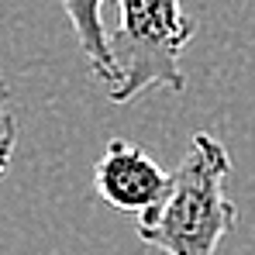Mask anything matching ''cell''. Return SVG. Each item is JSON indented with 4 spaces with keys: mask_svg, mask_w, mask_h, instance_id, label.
Masks as SVG:
<instances>
[{
    "mask_svg": "<svg viewBox=\"0 0 255 255\" xmlns=\"http://www.w3.org/2000/svg\"><path fill=\"white\" fill-rule=\"evenodd\" d=\"M228 172V148L214 134L197 131L186 159L172 172L166 200L138 217V238L166 255H214L238 221V207L224 193Z\"/></svg>",
    "mask_w": 255,
    "mask_h": 255,
    "instance_id": "6da1fadb",
    "label": "cell"
},
{
    "mask_svg": "<svg viewBox=\"0 0 255 255\" xmlns=\"http://www.w3.org/2000/svg\"><path fill=\"white\" fill-rule=\"evenodd\" d=\"M118 7L121 21L111 35L118 80L107 97L131 104L152 86L183 90L186 73L179 69V55L197 31L193 17L183 14L179 0H118Z\"/></svg>",
    "mask_w": 255,
    "mask_h": 255,
    "instance_id": "7a4b0ae2",
    "label": "cell"
},
{
    "mask_svg": "<svg viewBox=\"0 0 255 255\" xmlns=\"http://www.w3.org/2000/svg\"><path fill=\"white\" fill-rule=\"evenodd\" d=\"M93 186L104 204L141 217L166 200L172 186V172H166L138 145L114 138V141H107V152L93 166Z\"/></svg>",
    "mask_w": 255,
    "mask_h": 255,
    "instance_id": "3957f363",
    "label": "cell"
},
{
    "mask_svg": "<svg viewBox=\"0 0 255 255\" xmlns=\"http://www.w3.org/2000/svg\"><path fill=\"white\" fill-rule=\"evenodd\" d=\"M62 10L69 17V28L76 31L80 52L90 62L93 80L104 90H111L118 80V66H114L111 35L104 31V0H62Z\"/></svg>",
    "mask_w": 255,
    "mask_h": 255,
    "instance_id": "277c9868",
    "label": "cell"
},
{
    "mask_svg": "<svg viewBox=\"0 0 255 255\" xmlns=\"http://www.w3.org/2000/svg\"><path fill=\"white\" fill-rule=\"evenodd\" d=\"M17 148V114H14V90L0 80V172H7Z\"/></svg>",
    "mask_w": 255,
    "mask_h": 255,
    "instance_id": "5b68a950",
    "label": "cell"
}]
</instances>
